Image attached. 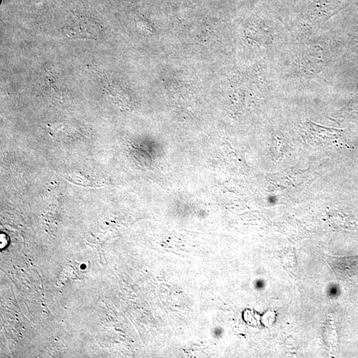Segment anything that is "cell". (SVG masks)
Listing matches in <instances>:
<instances>
[{"instance_id":"1","label":"cell","mask_w":358,"mask_h":358,"mask_svg":"<svg viewBox=\"0 0 358 358\" xmlns=\"http://www.w3.org/2000/svg\"><path fill=\"white\" fill-rule=\"evenodd\" d=\"M338 294V288L336 286H332L330 288L329 294L330 296H336Z\"/></svg>"}]
</instances>
